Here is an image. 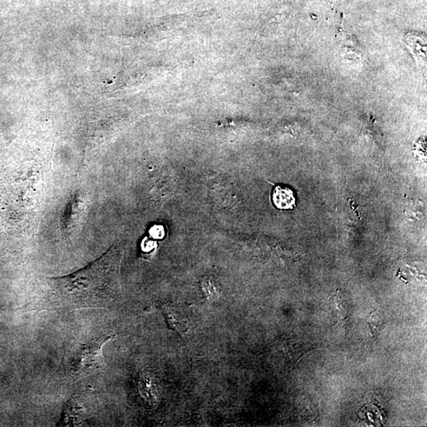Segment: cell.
<instances>
[{"label": "cell", "instance_id": "obj_1", "mask_svg": "<svg viewBox=\"0 0 427 427\" xmlns=\"http://www.w3.org/2000/svg\"><path fill=\"white\" fill-rule=\"evenodd\" d=\"M121 253L116 246L88 267L67 277L49 278L42 296L30 302L32 310L69 312L106 308L119 297Z\"/></svg>", "mask_w": 427, "mask_h": 427}, {"label": "cell", "instance_id": "obj_2", "mask_svg": "<svg viewBox=\"0 0 427 427\" xmlns=\"http://www.w3.org/2000/svg\"><path fill=\"white\" fill-rule=\"evenodd\" d=\"M112 335L80 344L65 354L62 367L71 378H83L100 371L104 365L102 349L104 344L113 339Z\"/></svg>", "mask_w": 427, "mask_h": 427}, {"label": "cell", "instance_id": "obj_3", "mask_svg": "<svg viewBox=\"0 0 427 427\" xmlns=\"http://www.w3.org/2000/svg\"><path fill=\"white\" fill-rule=\"evenodd\" d=\"M162 311L167 320V323L171 330H174L180 335L181 338L185 339L188 334L190 325L188 319L182 316V312L179 308L173 306H163Z\"/></svg>", "mask_w": 427, "mask_h": 427}, {"label": "cell", "instance_id": "obj_4", "mask_svg": "<svg viewBox=\"0 0 427 427\" xmlns=\"http://www.w3.org/2000/svg\"><path fill=\"white\" fill-rule=\"evenodd\" d=\"M272 200L274 205L279 209L289 210L295 206L294 195L291 189L277 186L275 188Z\"/></svg>", "mask_w": 427, "mask_h": 427}, {"label": "cell", "instance_id": "obj_5", "mask_svg": "<svg viewBox=\"0 0 427 427\" xmlns=\"http://www.w3.org/2000/svg\"><path fill=\"white\" fill-rule=\"evenodd\" d=\"M367 325L370 328V333L373 337L378 336L379 333L382 332L385 325V320L383 314L380 313L378 310L374 311L368 319Z\"/></svg>", "mask_w": 427, "mask_h": 427}, {"label": "cell", "instance_id": "obj_6", "mask_svg": "<svg viewBox=\"0 0 427 427\" xmlns=\"http://www.w3.org/2000/svg\"><path fill=\"white\" fill-rule=\"evenodd\" d=\"M333 303L335 306H336L340 317L343 319L347 318L348 313L346 302H344L343 299H341L337 296H335Z\"/></svg>", "mask_w": 427, "mask_h": 427}]
</instances>
